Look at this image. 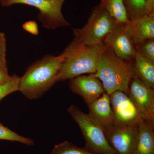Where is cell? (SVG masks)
Instances as JSON below:
<instances>
[{
	"label": "cell",
	"mask_w": 154,
	"mask_h": 154,
	"mask_svg": "<svg viewBox=\"0 0 154 154\" xmlns=\"http://www.w3.org/2000/svg\"><path fill=\"white\" fill-rule=\"evenodd\" d=\"M109 144L118 154H134L138 125H114L104 129Z\"/></svg>",
	"instance_id": "cell-8"
},
{
	"label": "cell",
	"mask_w": 154,
	"mask_h": 154,
	"mask_svg": "<svg viewBox=\"0 0 154 154\" xmlns=\"http://www.w3.org/2000/svg\"><path fill=\"white\" fill-rule=\"evenodd\" d=\"M67 111L79 127L85 140V148L96 154H118L107 141L104 129L91 116L75 105Z\"/></svg>",
	"instance_id": "cell-5"
},
{
	"label": "cell",
	"mask_w": 154,
	"mask_h": 154,
	"mask_svg": "<svg viewBox=\"0 0 154 154\" xmlns=\"http://www.w3.org/2000/svg\"><path fill=\"white\" fill-rule=\"evenodd\" d=\"M66 0H0L4 7L18 4L34 7L39 11L37 18L44 28L49 30L59 27L69 26L62 12V8Z\"/></svg>",
	"instance_id": "cell-6"
},
{
	"label": "cell",
	"mask_w": 154,
	"mask_h": 154,
	"mask_svg": "<svg viewBox=\"0 0 154 154\" xmlns=\"http://www.w3.org/2000/svg\"><path fill=\"white\" fill-rule=\"evenodd\" d=\"M99 4L117 23H129L130 21L124 0H101Z\"/></svg>",
	"instance_id": "cell-16"
},
{
	"label": "cell",
	"mask_w": 154,
	"mask_h": 154,
	"mask_svg": "<svg viewBox=\"0 0 154 154\" xmlns=\"http://www.w3.org/2000/svg\"><path fill=\"white\" fill-rule=\"evenodd\" d=\"M130 21L145 15V0H124Z\"/></svg>",
	"instance_id": "cell-19"
},
{
	"label": "cell",
	"mask_w": 154,
	"mask_h": 154,
	"mask_svg": "<svg viewBox=\"0 0 154 154\" xmlns=\"http://www.w3.org/2000/svg\"><path fill=\"white\" fill-rule=\"evenodd\" d=\"M134 60L135 75L146 85L154 89V63L143 55L137 48Z\"/></svg>",
	"instance_id": "cell-15"
},
{
	"label": "cell",
	"mask_w": 154,
	"mask_h": 154,
	"mask_svg": "<svg viewBox=\"0 0 154 154\" xmlns=\"http://www.w3.org/2000/svg\"><path fill=\"white\" fill-rule=\"evenodd\" d=\"M7 51V39L5 34L0 32V68L8 71L6 60Z\"/></svg>",
	"instance_id": "cell-22"
},
{
	"label": "cell",
	"mask_w": 154,
	"mask_h": 154,
	"mask_svg": "<svg viewBox=\"0 0 154 154\" xmlns=\"http://www.w3.org/2000/svg\"><path fill=\"white\" fill-rule=\"evenodd\" d=\"M20 79V77L13 75L8 82L0 86V101L9 94L18 91Z\"/></svg>",
	"instance_id": "cell-20"
},
{
	"label": "cell",
	"mask_w": 154,
	"mask_h": 154,
	"mask_svg": "<svg viewBox=\"0 0 154 154\" xmlns=\"http://www.w3.org/2000/svg\"><path fill=\"white\" fill-rule=\"evenodd\" d=\"M136 48L145 57L154 63V39L147 40Z\"/></svg>",
	"instance_id": "cell-21"
},
{
	"label": "cell",
	"mask_w": 154,
	"mask_h": 154,
	"mask_svg": "<svg viewBox=\"0 0 154 154\" xmlns=\"http://www.w3.org/2000/svg\"><path fill=\"white\" fill-rule=\"evenodd\" d=\"M110 104L115 125H138L144 120L137 107L129 96L121 91L110 95Z\"/></svg>",
	"instance_id": "cell-7"
},
{
	"label": "cell",
	"mask_w": 154,
	"mask_h": 154,
	"mask_svg": "<svg viewBox=\"0 0 154 154\" xmlns=\"http://www.w3.org/2000/svg\"><path fill=\"white\" fill-rule=\"evenodd\" d=\"M153 126L144 120L138 125V134L134 154H154Z\"/></svg>",
	"instance_id": "cell-14"
},
{
	"label": "cell",
	"mask_w": 154,
	"mask_h": 154,
	"mask_svg": "<svg viewBox=\"0 0 154 154\" xmlns=\"http://www.w3.org/2000/svg\"><path fill=\"white\" fill-rule=\"evenodd\" d=\"M50 154H96L87 149L81 148L65 141L63 142L56 145L54 147Z\"/></svg>",
	"instance_id": "cell-17"
},
{
	"label": "cell",
	"mask_w": 154,
	"mask_h": 154,
	"mask_svg": "<svg viewBox=\"0 0 154 154\" xmlns=\"http://www.w3.org/2000/svg\"><path fill=\"white\" fill-rule=\"evenodd\" d=\"M118 23L99 4L92 9L83 28H74V39L86 45L100 44Z\"/></svg>",
	"instance_id": "cell-4"
},
{
	"label": "cell",
	"mask_w": 154,
	"mask_h": 154,
	"mask_svg": "<svg viewBox=\"0 0 154 154\" xmlns=\"http://www.w3.org/2000/svg\"><path fill=\"white\" fill-rule=\"evenodd\" d=\"M94 74L101 81L108 95L116 91L128 95L130 83L135 76V72L134 65L119 57L110 48L106 46Z\"/></svg>",
	"instance_id": "cell-3"
},
{
	"label": "cell",
	"mask_w": 154,
	"mask_h": 154,
	"mask_svg": "<svg viewBox=\"0 0 154 154\" xmlns=\"http://www.w3.org/2000/svg\"><path fill=\"white\" fill-rule=\"evenodd\" d=\"M89 115L91 116L103 129L114 125V118L110 96L106 92L91 104L88 105Z\"/></svg>",
	"instance_id": "cell-13"
},
{
	"label": "cell",
	"mask_w": 154,
	"mask_h": 154,
	"mask_svg": "<svg viewBox=\"0 0 154 154\" xmlns=\"http://www.w3.org/2000/svg\"><path fill=\"white\" fill-rule=\"evenodd\" d=\"M0 140L18 142L28 146L34 144V141L30 138L24 137L4 126L0 122Z\"/></svg>",
	"instance_id": "cell-18"
},
{
	"label": "cell",
	"mask_w": 154,
	"mask_h": 154,
	"mask_svg": "<svg viewBox=\"0 0 154 154\" xmlns=\"http://www.w3.org/2000/svg\"><path fill=\"white\" fill-rule=\"evenodd\" d=\"M128 24L118 23L106 36L104 42L119 57L131 61L134 60L136 48Z\"/></svg>",
	"instance_id": "cell-10"
},
{
	"label": "cell",
	"mask_w": 154,
	"mask_h": 154,
	"mask_svg": "<svg viewBox=\"0 0 154 154\" xmlns=\"http://www.w3.org/2000/svg\"><path fill=\"white\" fill-rule=\"evenodd\" d=\"M106 46L104 42L86 45L73 38L64 50L66 57L56 82L71 80L85 74H95L99 58Z\"/></svg>",
	"instance_id": "cell-2"
},
{
	"label": "cell",
	"mask_w": 154,
	"mask_h": 154,
	"mask_svg": "<svg viewBox=\"0 0 154 154\" xmlns=\"http://www.w3.org/2000/svg\"><path fill=\"white\" fill-rule=\"evenodd\" d=\"M11 78L8 71L5 70L0 68V86L8 82Z\"/></svg>",
	"instance_id": "cell-24"
},
{
	"label": "cell",
	"mask_w": 154,
	"mask_h": 154,
	"mask_svg": "<svg viewBox=\"0 0 154 154\" xmlns=\"http://www.w3.org/2000/svg\"><path fill=\"white\" fill-rule=\"evenodd\" d=\"M128 95L137 107L144 120L154 126V89L135 75L130 83Z\"/></svg>",
	"instance_id": "cell-9"
},
{
	"label": "cell",
	"mask_w": 154,
	"mask_h": 154,
	"mask_svg": "<svg viewBox=\"0 0 154 154\" xmlns=\"http://www.w3.org/2000/svg\"><path fill=\"white\" fill-rule=\"evenodd\" d=\"M23 29L33 35H37L38 34V29L37 23L34 21H30L25 22L22 25Z\"/></svg>",
	"instance_id": "cell-23"
},
{
	"label": "cell",
	"mask_w": 154,
	"mask_h": 154,
	"mask_svg": "<svg viewBox=\"0 0 154 154\" xmlns=\"http://www.w3.org/2000/svg\"><path fill=\"white\" fill-rule=\"evenodd\" d=\"M128 25L135 47L154 39V13L130 20Z\"/></svg>",
	"instance_id": "cell-12"
},
{
	"label": "cell",
	"mask_w": 154,
	"mask_h": 154,
	"mask_svg": "<svg viewBox=\"0 0 154 154\" xmlns=\"http://www.w3.org/2000/svg\"><path fill=\"white\" fill-rule=\"evenodd\" d=\"M145 14L154 13V0H145Z\"/></svg>",
	"instance_id": "cell-25"
},
{
	"label": "cell",
	"mask_w": 154,
	"mask_h": 154,
	"mask_svg": "<svg viewBox=\"0 0 154 154\" xmlns=\"http://www.w3.org/2000/svg\"><path fill=\"white\" fill-rule=\"evenodd\" d=\"M71 91L81 96L87 105L102 96L105 91L102 82L94 74L79 76L70 80Z\"/></svg>",
	"instance_id": "cell-11"
},
{
	"label": "cell",
	"mask_w": 154,
	"mask_h": 154,
	"mask_svg": "<svg viewBox=\"0 0 154 154\" xmlns=\"http://www.w3.org/2000/svg\"><path fill=\"white\" fill-rule=\"evenodd\" d=\"M65 57L63 51L57 56L47 54L34 62L20 78L18 91L30 100L41 97L57 83Z\"/></svg>",
	"instance_id": "cell-1"
}]
</instances>
